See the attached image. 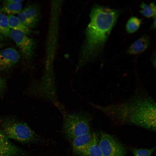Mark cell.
Wrapping results in <instances>:
<instances>
[{
    "instance_id": "cell-6",
    "label": "cell",
    "mask_w": 156,
    "mask_h": 156,
    "mask_svg": "<svg viewBox=\"0 0 156 156\" xmlns=\"http://www.w3.org/2000/svg\"><path fill=\"white\" fill-rule=\"evenodd\" d=\"M10 37L20 49L26 61L28 62H30L35 48L34 40L25 34L13 29L10 30Z\"/></svg>"
},
{
    "instance_id": "cell-22",
    "label": "cell",
    "mask_w": 156,
    "mask_h": 156,
    "mask_svg": "<svg viewBox=\"0 0 156 156\" xmlns=\"http://www.w3.org/2000/svg\"><path fill=\"white\" fill-rule=\"evenodd\" d=\"M153 18L154 21L152 25L151 28H155L156 27V15L153 17Z\"/></svg>"
},
{
    "instance_id": "cell-13",
    "label": "cell",
    "mask_w": 156,
    "mask_h": 156,
    "mask_svg": "<svg viewBox=\"0 0 156 156\" xmlns=\"http://www.w3.org/2000/svg\"><path fill=\"white\" fill-rule=\"evenodd\" d=\"M10 30L7 16L0 13V42L5 41L10 37Z\"/></svg>"
},
{
    "instance_id": "cell-10",
    "label": "cell",
    "mask_w": 156,
    "mask_h": 156,
    "mask_svg": "<svg viewBox=\"0 0 156 156\" xmlns=\"http://www.w3.org/2000/svg\"><path fill=\"white\" fill-rule=\"evenodd\" d=\"M150 43L149 37L147 35H144L130 46L127 51V53L133 55L142 53L149 47Z\"/></svg>"
},
{
    "instance_id": "cell-19",
    "label": "cell",
    "mask_w": 156,
    "mask_h": 156,
    "mask_svg": "<svg viewBox=\"0 0 156 156\" xmlns=\"http://www.w3.org/2000/svg\"><path fill=\"white\" fill-rule=\"evenodd\" d=\"M16 17L24 25L29 29H30L34 27L22 10L18 14Z\"/></svg>"
},
{
    "instance_id": "cell-18",
    "label": "cell",
    "mask_w": 156,
    "mask_h": 156,
    "mask_svg": "<svg viewBox=\"0 0 156 156\" xmlns=\"http://www.w3.org/2000/svg\"><path fill=\"white\" fill-rule=\"evenodd\" d=\"M155 149V147L150 148H135L133 149V154L134 156H151Z\"/></svg>"
},
{
    "instance_id": "cell-1",
    "label": "cell",
    "mask_w": 156,
    "mask_h": 156,
    "mask_svg": "<svg viewBox=\"0 0 156 156\" xmlns=\"http://www.w3.org/2000/svg\"><path fill=\"white\" fill-rule=\"evenodd\" d=\"M137 89L131 97L121 103L105 106L91 104L112 119L154 130L156 128L155 102L144 88Z\"/></svg>"
},
{
    "instance_id": "cell-20",
    "label": "cell",
    "mask_w": 156,
    "mask_h": 156,
    "mask_svg": "<svg viewBox=\"0 0 156 156\" xmlns=\"http://www.w3.org/2000/svg\"><path fill=\"white\" fill-rule=\"evenodd\" d=\"M7 83L5 79L0 77V95L2 96L6 91Z\"/></svg>"
},
{
    "instance_id": "cell-5",
    "label": "cell",
    "mask_w": 156,
    "mask_h": 156,
    "mask_svg": "<svg viewBox=\"0 0 156 156\" xmlns=\"http://www.w3.org/2000/svg\"><path fill=\"white\" fill-rule=\"evenodd\" d=\"M99 144L104 156H125L126 154L124 145L108 134L102 133Z\"/></svg>"
},
{
    "instance_id": "cell-7",
    "label": "cell",
    "mask_w": 156,
    "mask_h": 156,
    "mask_svg": "<svg viewBox=\"0 0 156 156\" xmlns=\"http://www.w3.org/2000/svg\"><path fill=\"white\" fill-rule=\"evenodd\" d=\"M21 58L18 52L13 48L0 50V73L8 72L17 64Z\"/></svg>"
},
{
    "instance_id": "cell-11",
    "label": "cell",
    "mask_w": 156,
    "mask_h": 156,
    "mask_svg": "<svg viewBox=\"0 0 156 156\" xmlns=\"http://www.w3.org/2000/svg\"><path fill=\"white\" fill-rule=\"evenodd\" d=\"M7 17L8 25L10 29L21 32L27 35L30 34L31 33L30 29L24 25L16 16L9 14Z\"/></svg>"
},
{
    "instance_id": "cell-15",
    "label": "cell",
    "mask_w": 156,
    "mask_h": 156,
    "mask_svg": "<svg viewBox=\"0 0 156 156\" xmlns=\"http://www.w3.org/2000/svg\"><path fill=\"white\" fill-rule=\"evenodd\" d=\"M22 5L19 3H4L0 7V13L8 15L18 14L22 11Z\"/></svg>"
},
{
    "instance_id": "cell-12",
    "label": "cell",
    "mask_w": 156,
    "mask_h": 156,
    "mask_svg": "<svg viewBox=\"0 0 156 156\" xmlns=\"http://www.w3.org/2000/svg\"><path fill=\"white\" fill-rule=\"evenodd\" d=\"M22 11L35 27L39 16V11L38 6L34 4H30L25 7Z\"/></svg>"
},
{
    "instance_id": "cell-21",
    "label": "cell",
    "mask_w": 156,
    "mask_h": 156,
    "mask_svg": "<svg viewBox=\"0 0 156 156\" xmlns=\"http://www.w3.org/2000/svg\"><path fill=\"white\" fill-rule=\"evenodd\" d=\"M23 1V0H7L4 1L3 3H21Z\"/></svg>"
},
{
    "instance_id": "cell-9",
    "label": "cell",
    "mask_w": 156,
    "mask_h": 156,
    "mask_svg": "<svg viewBox=\"0 0 156 156\" xmlns=\"http://www.w3.org/2000/svg\"><path fill=\"white\" fill-rule=\"evenodd\" d=\"M22 153L21 150L11 142L0 129V156H18Z\"/></svg>"
},
{
    "instance_id": "cell-16",
    "label": "cell",
    "mask_w": 156,
    "mask_h": 156,
    "mask_svg": "<svg viewBox=\"0 0 156 156\" xmlns=\"http://www.w3.org/2000/svg\"><path fill=\"white\" fill-rule=\"evenodd\" d=\"M142 19L135 16H132L127 21L126 25L127 31L129 34L136 31L142 23Z\"/></svg>"
},
{
    "instance_id": "cell-3",
    "label": "cell",
    "mask_w": 156,
    "mask_h": 156,
    "mask_svg": "<svg viewBox=\"0 0 156 156\" xmlns=\"http://www.w3.org/2000/svg\"><path fill=\"white\" fill-rule=\"evenodd\" d=\"M63 128L64 133L68 140H72L78 136L90 132V117L87 113L79 112L66 113L63 109Z\"/></svg>"
},
{
    "instance_id": "cell-14",
    "label": "cell",
    "mask_w": 156,
    "mask_h": 156,
    "mask_svg": "<svg viewBox=\"0 0 156 156\" xmlns=\"http://www.w3.org/2000/svg\"><path fill=\"white\" fill-rule=\"evenodd\" d=\"M93 139L86 156H104L99 146L97 135L93 133Z\"/></svg>"
},
{
    "instance_id": "cell-8",
    "label": "cell",
    "mask_w": 156,
    "mask_h": 156,
    "mask_svg": "<svg viewBox=\"0 0 156 156\" xmlns=\"http://www.w3.org/2000/svg\"><path fill=\"white\" fill-rule=\"evenodd\" d=\"M93 136V134L90 132L73 138L71 141L73 151L80 156H86Z\"/></svg>"
},
{
    "instance_id": "cell-4",
    "label": "cell",
    "mask_w": 156,
    "mask_h": 156,
    "mask_svg": "<svg viewBox=\"0 0 156 156\" xmlns=\"http://www.w3.org/2000/svg\"><path fill=\"white\" fill-rule=\"evenodd\" d=\"M2 130L9 139L28 142L35 139L34 132L26 124L13 118L4 119L2 123Z\"/></svg>"
},
{
    "instance_id": "cell-17",
    "label": "cell",
    "mask_w": 156,
    "mask_h": 156,
    "mask_svg": "<svg viewBox=\"0 0 156 156\" xmlns=\"http://www.w3.org/2000/svg\"><path fill=\"white\" fill-rule=\"evenodd\" d=\"M140 7L141 9L139 12L146 17L149 18L156 15V6L154 3L152 2L148 5L142 2Z\"/></svg>"
},
{
    "instance_id": "cell-23",
    "label": "cell",
    "mask_w": 156,
    "mask_h": 156,
    "mask_svg": "<svg viewBox=\"0 0 156 156\" xmlns=\"http://www.w3.org/2000/svg\"><path fill=\"white\" fill-rule=\"evenodd\" d=\"M4 46V45L3 43H2L0 42V49L3 47Z\"/></svg>"
},
{
    "instance_id": "cell-2",
    "label": "cell",
    "mask_w": 156,
    "mask_h": 156,
    "mask_svg": "<svg viewBox=\"0 0 156 156\" xmlns=\"http://www.w3.org/2000/svg\"><path fill=\"white\" fill-rule=\"evenodd\" d=\"M122 10L99 5L92 8L90 21L86 30V39L76 70L94 60L102 52L105 42Z\"/></svg>"
}]
</instances>
